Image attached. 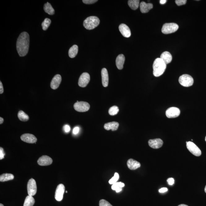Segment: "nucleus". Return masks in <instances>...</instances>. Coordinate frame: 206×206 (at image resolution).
Segmentation results:
<instances>
[{
    "label": "nucleus",
    "instance_id": "1",
    "mask_svg": "<svg viewBox=\"0 0 206 206\" xmlns=\"http://www.w3.org/2000/svg\"><path fill=\"white\" fill-rule=\"evenodd\" d=\"M29 44V35L27 32H22L19 35L17 42V49L20 57H24L28 53Z\"/></svg>",
    "mask_w": 206,
    "mask_h": 206
},
{
    "label": "nucleus",
    "instance_id": "2",
    "mask_svg": "<svg viewBox=\"0 0 206 206\" xmlns=\"http://www.w3.org/2000/svg\"><path fill=\"white\" fill-rule=\"evenodd\" d=\"M166 68V65L160 58L155 60L153 65V74L155 77L161 76L164 73Z\"/></svg>",
    "mask_w": 206,
    "mask_h": 206
},
{
    "label": "nucleus",
    "instance_id": "3",
    "mask_svg": "<svg viewBox=\"0 0 206 206\" xmlns=\"http://www.w3.org/2000/svg\"><path fill=\"white\" fill-rule=\"evenodd\" d=\"M100 22V21L97 17L91 16L84 20L83 22V26L86 29L91 30L97 27L99 25Z\"/></svg>",
    "mask_w": 206,
    "mask_h": 206
},
{
    "label": "nucleus",
    "instance_id": "4",
    "mask_svg": "<svg viewBox=\"0 0 206 206\" xmlns=\"http://www.w3.org/2000/svg\"><path fill=\"white\" fill-rule=\"evenodd\" d=\"M179 28L178 24L175 23H166L163 24L161 32L164 34H169L175 32Z\"/></svg>",
    "mask_w": 206,
    "mask_h": 206
},
{
    "label": "nucleus",
    "instance_id": "5",
    "mask_svg": "<svg viewBox=\"0 0 206 206\" xmlns=\"http://www.w3.org/2000/svg\"><path fill=\"white\" fill-rule=\"evenodd\" d=\"M179 81L181 85L186 87H188L193 84L194 79L190 75L184 74L180 76Z\"/></svg>",
    "mask_w": 206,
    "mask_h": 206
},
{
    "label": "nucleus",
    "instance_id": "6",
    "mask_svg": "<svg viewBox=\"0 0 206 206\" xmlns=\"http://www.w3.org/2000/svg\"><path fill=\"white\" fill-rule=\"evenodd\" d=\"M90 107V105L88 102H78V101L75 103L74 105V108L75 110L78 112H86L89 110Z\"/></svg>",
    "mask_w": 206,
    "mask_h": 206
},
{
    "label": "nucleus",
    "instance_id": "7",
    "mask_svg": "<svg viewBox=\"0 0 206 206\" xmlns=\"http://www.w3.org/2000/svg\"><path fill=\"white\" fill-rule=\"evenodd\" d=\"M188 150L195 156L199 157L202 154V152L198 147L192 142H186Z\"/></svg>",
    "mask_w": 206,
    "mask_h": 206
},
{
    "label": "nucleus",
    "instance_id": "8",
    "mask_svg": "<svg viewBox=\"0 0 206 206\" xmlns=\"http://www.w3.org/2000/svg\"><path fill=\"white\" fill-rule=\"evenodd\" d=\"M27 191L29 195L34 196L36 193V184L35 180L32 178L29 179L28 183Z\"/></svg>",
    "mask_w": 206,
    "mask_h": 206
},
{
    "label": "nucleus",
    "instance_id": "9",
    "mask_svg": "<svg viewBox=\"0 0 206 206\" xmlns=\"http://www.w3.org/2000/svg\"><path fill=\"white\" fill-rule=\"evenodd\" d=\"M90 80V76L89 73H84L80 76L78 81V85L82 88H84L87 86Z\"/></svg>",
    "mask_w": 206,
    "mask_h": 206
},
{
    "label": "nucleus",
    "instance_id": "10",
    "mask_svg": "<svg viewBox=\"0 0 206 206\" xmlns=\"http://www.w3.org/2000/svg\"><path fill=\"white\" fill-rule=\"evenodd\" d=\"M180 114V110L179 109L175 107L169 108L167 109L166 112V117L168 118H175L178 117Z\"/></svg>",
    "mask_w": 206,
    "mask_h": 206
},
{
    "label": "nucleus",
    "instance_id": "11",
    "mask_svg": "<svg viewBox=\"0 0 206 206\" xmlns=\"http://www.w3.org/2000/svg\"><path fill=\"white\" fill-rule=\"evenodd\" d=\"M65 191V187L63 184L58 185L55 191V198L57 201H61L63 199V194Z\"/></svg>",
    "mask_w": 206,
    "mask_h": 206
},
{
    "label": "nucleus",
    "instance_id": "12",
    "mask_svg": "<svg viewBox=\"0 0 206 206\" xmlns=\"http://www.w3.org/2000/svg\"><path fill=\"white\" fill-rule=\"evenodd\" d=\"M21 140L26 143L33 144L36 143L37 139L34 135L30 134H24L21 136Z\"/></svg>",
    "mask_w": 206,
    "mask_h": 206
},
{
    "label": "nucleus",
    "instance_id": "13",
    "mask_svg": "<svg viewBox=\"0 0 206 206\" xmlns=\"http://www.w3.org/2000/svg\"><path fill=\"white\" fill-rule=\"evenodd\" d=\"M163 140L160 139H155L148 140V144L152 148L158 149L161 148L163 145Z\"/></svg>",
    "mask_w": 206,
    "mask_h": 206
},
{
    "label": "nucleus",
    "instance_id": "14",
    "mask_svg": "<svg viewBox=\"0 0 206 206\" xmlns=\"http://www.w3.org/2000/svg\"><path fill=\"white\" fill-rule=\"evenodd\" d=\"M52 163V158L47 155H43L37 161L38 165L42 166L49 165Z\"/></svg>",
    "mask_w": 206,
    "mask_h": 206
},
{
    "label": "nucleus",
    "instance_id": "15",
    "mask_svg": "<svg viewBox=\"0 0 206 206\" xmlns=\"http://www.w3.org/2000/svg\"><path fill=\"white\" fill-rule=\"evenodd\" d=\"M119 30L124 37H130L131 36V32L130 28L125 24H121L119 27Z\"/></svg>",
    "mask_w": 206,
    "mask_h": 206
},
{
    "label": "nucleus",
    "instance_id": "16",
    "mask_svg": "<svg viewBox=\"0 0 206 206\" xmlns=\"http://www.w3.org/2000/svg\"><path fill=\"white\" fill-rule=\"evenodd\" d=\"M62 81L61 76L60 75H55L50 83V87L53 89H56L59 86Z\"/></svg>",
    "mask_w": 206,
    "mask_h": 206
},
{
    "label": "nucleus",
    "instance_id": "17",
    "mask_svg": "<svg viewBox=\"0 0 206 206\" xmlns=\"http://www.w3.org/2000/svg\"><path fill=\"white\" fill-rule=\"evenodd\" d=\"M102 75V84L104 87H107L108 86L109 77L108 73L105 68H103L101 71Z\"/></svg>",
    "mask_w": 206,
    "mask_h": 206
},
{
    "label": "nucleus",
    "instance_id": "18",
    "mask_svg": "<svg viewBox=\"0 0 206 206\" xmlns=\"http://www.w3.org/2000/svg\"><path fill=\"white\" fill-rule=\"evenodd\" d=\"M153 4L151 3H146L145 2H142L140 4V9L142 13H146L152 9Z\"/></svg>",
    "mask_w": 206,
    "mask_h": 206
},
{
    "label": "nucleus",
    "instance_id": "19",
    "mask_svg": "<svg viewBox=\"0 0 206 206\" xmlns=\"http://www.w3.org/2000/svg\"><path fill=\"white\" fill-rule=\"evenodd\" d=\"M127 164L128 168L131 170H136L140 166L139 162L131 158L128 160Z\"/></svg>",
    "mask_w": 206,
    "mask_h": 206
},
{
    "label": "nucleus",
    "instance_id": "20",
    "mask_svg": "<svg viewBox=\"0 0 206 206\" xmlns=\"http://www.w3.org/2000/svg\"><path fill=\"white\" fill-rule=\"evenodd\" d=\"M125 59V57L123 54L119 55L117 57L116 60V64L119 70H122L123 68Z\"/></svg>",
    "mask_w": 206,
    "mask_h": 206
},
{
    "label": "nucleus",
    "instance_id": "21",
    "mask_svg": "<svg viewBox=\"0 0 206 206\" xmlns=\"http://www.w3.org/2000/svg\"><path fill=\"white\" fill-rule=\"evenodd\" d=\"M160 58L163 60L166 65L171 62L172 60V57L169 52L165 51L161 54Z\"/></svg>",
    "mask_w": 206,
    "mask_h": 206
},
{
    "label": "nucleus",
    "instance_id": "22",
    "mask_svg": "<svg viewBox=\"0 0 206 206\" xmlns=\"http://www.w3.org/2000/svg\"><path fill=\"white\" fill-rule=\"evenodd\" d=\"M119 125V124L118 122H113L105 124L104 127L106 130L109 131L111 130L113 131H114L118 129Z\"/></svg>",
    "mask_w": 206,
    "mask_h": 206
},
{
    "label": "nucleus",
    "instance_id": "23",
    "mask_svg": "<svg viewBox=\"0 0 206 206\" xmlns=\"http://www.w3.org/2000/svg\"><path fill=\"white\" fill-rule=\"evenodd\" d=\"M78 45H74L70 49L68 52L69 56L71 58H74L78 53Z\"/></svg>",
    "mask_w": 206,
    "mask_h": 206
},
{
    "label": "nucleus",
    "instance_id": "24",
    "mask_svg": "<svg viewBox=\"0 0 206 206\" xmlns=\"http://www.w3.org/2000/svg\"><path fill=\"white\" fill-rule=\"evenodd\" d=\"M44 9L46 13L50 15H53L55 13L54 9L49 3L47 2L44 5Z\"/></svg>",
    "mask_w": 206,
    "mask_h": 206
},
{
    "label": "nucleus",
    "instance_id": "25",
    "mask_svg": "<svg viewBox=\"0 0 206 206\" xmlns=\"http://www.w3.org/2000/svg\"><path fill=\"white\" fill-rule=\"evenodd\" d=\"M125 185L123 183L117 182L112 185V189L113 190L115 191L116 192L118 193L122 191V188L124 187Z\"/></svg>",
    "mask_w": 206,
    "mask_h": 206
},
{
    "label": "nucleus",
    "instance_id": "26",
    "mask_svg": "<svg viewBox=\"0 0 206 206\" xmlns=\"http://www.w3.org/2000/svg\"><path fill=\"white\" fill-rule=\"evenodd\" d=\"M140 1L139 0H129L128 4L130 7L133 10L138 9L139 6Z\"/></svg>",
    "mask_w": 206,
    "mask_h": 206
},
{
    "label": "nucleus",
    "instance_id": "27",
    "mask_svg": "<svg viewBox=\"0 0 206 206\" xmlns=\"http://www.w3.org/2000/svg\"><path fill=\"white\" fill-rule=\"evenodd\" d=\"M14 176L13 174L6 173L1 175L0 176V181L1 182H5V181L11 180L14 179Z\"/></svg>",
    "mask_w": 206,
    "mask_h": 206
},
{
    "label": "nucleus",
    "instance_id": "28",
    "mask_svg": "<svg viewBox=\"0 0 206 206\" xmlns=\"http://www.w3.org/2000/svg\"><path fill=\"white\" fill-rule=\"evenodd\" d=\"M35 203V200L32 196L28 195L24 200V206H33Z\"/></svg>",
    "mask_w": 206,
    "mask_h": 206
},
{
    "label": "nucleus",
    "instance_id": "29",
    "mask_svg": "<svg viewBox=\"0 0 206 206\" xmlns=\"http://www.w3.org/2000/svg\"><path fill=\"white\" fill-rule=\"evenodd\" d=\"M18 117L19 120L22 122H27L29 120L28 115L22 110L19 111L18 114Z\"/></svg>",
    "mask_w": 206,
    "mask_h": 206
},
{
    "label": "nucleus",
    "instance_id": "30",
    "mask_svg": "<svg viewBox=\"0 0 206 206\" xmlns=\"http://www.w3.org/2000/svg\"><path fill=\"white\" fill-rule=\"evenodd\" d=\"M51 21L50 19L46 18L42 23V26L44 30H46L51 24Z\"/></svg>",
    "mask_w": 206,
    "mask_h": 206
},
{
    "label": "nucleus",
    "instance_id": "31",
    "mask_svg": "<svg viewBox=\"0 0 206 206\" xmlns=\"http://www.w3.org/2000/svg\"><path fill=\"white\" fill-rule=\"evenodd\" d=\"M118 112L119 108L117 106H113L109 109V114L112 116L116 115Z\"/></svg>",
    "mask_w": 206,
    "mask_h": 206
},
{
    "label": "nucleus",
    "instance_id": "32",
    "mask_svg": "<svg viewBox=\"0 0 206 206\" xmlns=\"http://www.w3.org/2000/svg\"><path fill=\"white\" fill-rule=\"evenodd\" d=\"M119 178V175L118 173H114V177H113L109 181V183L110 184H114V183L117 182Z\"/></svg>",
    "mask_w": 206,
    "mask_h": 206
},
{
    "label": "nucleus",
    "instance_id": "33",
    "mask_svg": "<svg viewBox=\"0 0 206 206\" xmlns=\"http://www.w3.org/2000/svg\"><path fill=\"white\" fill-rule=\"evenodd\" d=\"M99 206H113L108 201L102 199L99 201Z\"/></svg>",
    "mask_w": 206,
    "mask_h": 206
},
{
    "label": "nucleus",
    "instance_id": "34",
    "mask_svg": "<svg viewBox=\"0 0 206 206\" xmlns=\"http://www.w3.org/2000/svg\"><path fill=\"white\" fill-rule=\"evenodd\" d=\"M175 2L178 6H181L185 4L187 2V1L186 0H176Z\"/></svg>",
    "mask_w": 206,
    "mask_h": 206
},
{
    "label": "nucleus",
    "instance_id": "35",
    "mask_svg": "<svg viewBox=\"0 0 206 206\" xmlns=\"http://www.w3.org/2000/svg\"><path fill=\"white\" fill-rule=\"evenodd\" d=\"M97 0H83V2L86 4H94L97 2Z\"/></svg>",
    "mask_w": 206,
    "mask_h": 206
},
{
    "label": "nucleus",
    "instance_id": "36",
    "mask_svg": "<svg viewBox=\"0 0 206 206\" xmlns=\"http://www.w3.org/2000/svg\"><path fill=\"white\" fill-rule=\"evenodd\" d=\"M5 153H4V149L2 148H0V159L2 160L4 157Z\"/></svg>",
    "mask_w": 206,
    "mask_h": 206
},
{
    "label": "nucleus",
    "instance_id": "37",
    "mask_svg": "<svg viewBox=\"0 0 206 206\" xmlns=\"http://www.w3.org/2000/svg\"><path fill=\"white\" fill-rule=\"evenodd\" d=\"M167 181L168 184L172 186L174 184V180L173 178H168Z\"/></svg>",
    "mask_w": 206,
    "mask_h": 206
},
{
    "label": "nucleus",
    "instance_id": "38",
    "mask_svg": "<svg viewBox=\"0 0 206 206\" xmlns=\"http://www.w3.org/2000/svg\"><path fill=\"white\" fill-rule=\"evenodd\" d=\"M63 129L66 132H68L70 130V127L68 125H65L64 126Z\"/></svg>",
    "mask_w": 206,
    "mask_h": 206
},
{
    "label": "nucleus",
    "instance_id": "39",
    "mask_svg": "<svg viewBox=\"0 0 206 206\" xmlns=\"http://www.w3.org/2000/svg\"><path fill=\"white\" fill-rule=\"evenodd\" d=\"M79 131V127H75L74 129H73V134L74 135H77V134L78 133Z\"/></svg>",
    "mask_w": 206,
    "mask_h": 206
},
{
    "label": "nucleus",
    "instance_id": "40",
    "mask_svg": "<svg viewBox=\"0 0 206 206\" xmlns=\"http://www.w3.org/2000/svg\"><path fill=\"white\" fill-rule=\"evenodd\" d=\"M168 189L166 187H163L159 189V192L160 193H164L168 191Z\"/></svg>",
    "mask_w": 206,
    "mask_h": 206
},
{
    "label": "nucleus",
    "instance_id": "41",
    "mask_svg": "<svg viewBox=\"0 0 206 206\" xmlns=\"http://www.w3.org/2000/svg\"><path fill=\"white\" fill-rule=\"evenodd\" d=\"M4 88H3V85L1 81L0 82V94H2L4 92Z\"/></svg>",
    "mask_w": 206,
    "mask_h": 206
},
{
    "label": "nucleus",
    "instance_id": "42",
    "mask_svg": "<svg viewBox=\"0 0 206 206\" xmlns=\"http://www.w3.org/2000/svg\"><path fill=\"white\" fill-rule=\"evenodd\" d=\"M166 0H161L160 1V3L161 4H164L166 2Z\"/></svg>",
    "mask_w": 206,
    "mask_h": 206
},
{
    "label": "nucleus",
    "instance_id": "43",
    "mask_svg": "<svg viewBox=\"0 0 206 206\" xmlns=\"http://www.w3.org/2000/svg\"><path fill=\"white\" fill-rule=\"evenodd\" d=\"M4 119H3L2 118H0V124H2L3 122H4Z\"/></svg>",
    "mask_w": 206,
    "mask_h": 206
},
{
    "label": "nucleus",
    "instance_id": "44",
    "mask_svg": "<svg viewBox=\"0 0 206 206\" xmlns=\"http://www.w3.org/2000/svg\"><path fill=\"white\" fill-rule=\"evenodd\" d=\"M188 206L187 205H185V204H181V205H180L179 206Z\"/></svg>",
    "mask_w": 206,
    "mask_h": 206
},
{
    "label": "nucleus",
    "instance_id": "45",
    "mask_svg": "<svg viewBox=\"0 0 206 206\" xmlns=\"http://www.w3.org/2000/svg\"><path fill=\"white\" fill-rule=\"evenodd\" d=\"M0 206H4L2 204H0Z\"/></svg>",
    "mask_w": 206,
    "mask_h": 206
},
{
    "label": "nucleus",
    "instance_id": "46",
    "mask_svg": "<svg viewBox=\"0 0 206 206\" xmlns=\"http://www.w3.org/2000/svg\"><path fill=\"white\" fill-rule=\"evenodd\" d=\"M205 192L206 193V186H205Z\"/></svg>",
    "mask_w": 206,
    "mask_h": 206
},
{
    "label": "nucleus",
    "instance_id": "47",
    "mask_svg": "<svg viewBox=\"0 0 206 206\" xmlns=\"http://www.w3.org/2000/svg\"><path fill=\"white\" fill-rule=\"evenodd\" d=\"M67 192H67V191H66V193H67Z\"/></svg>",
    "mask_w": 206,
    "mask_h": 206
},
{
    "label": "nucleus",
    "instance_id": "48",
    "mask_svg": "<svg viewBox=\"0 0 206 206\" xmlns=\"http://www.w3.org/2000/svg\"><path fill=\"white\" fill-rule=\"evenodd\" d=\"M205 141L206 142V137H205Z\"/></svg>",
    "mask_w": 206,
    "mask_h": 206
}]
</instances>
